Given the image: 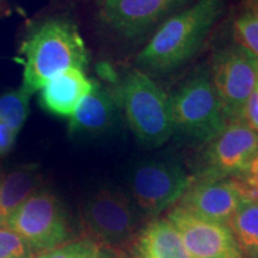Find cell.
I'll return each mask as SVG.
<instances>
[{"instance_id":"2","label":"cell","mask_w":258,"mask_h":258,"mask_svg":"<svg viewBox=\"0 0 258 258\" xmlns=\"http://www.w3.org/2000/svg\"><path fill=\"white\" fill-rule=\"evenodd\" d=\"M226 0H198L161 24L137 56L141 69L169 72L195 55L221 17Z\"/></svg>"},{"instance_id":"9","label":"cell","mask_w":258,"mask_h":258,"mask_svg":"<svg viewBox=\"0 0 258 258\" xmlns=\"http://www.w3.org/2000/svg\"><path fill=\"white\" fill-rule=\"evenodd\" d=\"M258 153V133L243 120L228 121L208 143L201 178H233L244 172Z\"/></svg>"},{"instance_id":"15","label":"cell","mask_w":258,"mask_h":258,"mask_svg":"<svg viewBox=\"0 0 258 258\" xmlns=\"http://www.w3.org/2000/svg\"><path fill=\"white\" fill-rule=\"evenodd\" d=\"M131 258H194L169 219H154L138 232Z\"/></svg>"},{"instance_id":"16","label":"cell","mask_w":258,"mask_h":258,"mask_svg":"<svg viewBox=\"0 0 258 258\" xmlns=\"http://www.w3.org/2000/svg\"><path fill=\"white\" fill-rule=\"evenodd\" d=\"M42 176L37 164H25L0 177V206L6 217L14 213L34 192L41 189Z\"/></svg>"},{"instance_id":"18","label":"cell","mask_w":258,"mask_h":258,"mask_svg":"<svg viewBox=\"0 0 258 258\" xmlns=\"http://www.w3.org/2000/svg\"><path fill=\"white\" fill-rule=\"evenodd\" d=\"M30 97L22 86L0 95V121L17 135L30 112Z\"/></svg>"},{"instance_id":"10","label":"cell","mask_w":258,"mask_h":258,"mask_svg":"<svg viewBox=\"0 0 258 258\" xmlns=\"http://www.w3.org/2000/svg\"><path fill=\"white\" fill-rule=\"evenodd\" d=\"M166 218L194 258H244L227 224L201 218L179 206Z\"/></svg>"},{"instance_id":"5","label":"cell","mask_w":258,"mask_h":258,"mask_svg":"<svg viewBox=\"0 0 258 258\" xmlns=\"http://www.w3.org/2000/svg\"><path fill=\"white\" fill-rule=\"evenodd\" d=\"M173 132L208 144L225 128L226 120L207 69L196 71L171 97Z\"/></svg>"},{"instance_id":"4","label":"cell","mask_w":258,"mask_h":258,"mask_svg":"<svg viewBox=\"0 0 258 258\" xmlns=\"http://www.w3.org/2000/svg\"><path fill=\"white\" fill-rule=\"evenodd\" d=\"M140 215L133 199L114 188L98 189L84 202L82 226L85 238L99 249L120 253L137 237Z\"/></svg>"},{"instance_id":"6","label":"cell","mask_w":258,"mask_h":258,"mask_svg":"<svg viewBox=\"0 0 258 258\" xmlns=\"http://www.w3.org/2000/svg\"><path fill=\"white\" fill-rule=\"evenodd\" d=\"M27 241L35 254L69 243L70 227L62 203L50 190L41 188L22 203L5 222Z\"/></svg>"},{"instance_id":"3","label":"cell","mask_w":258,"mask_h":258,"mask_svg":"<svg viewBox=\"0 0 258 258\" xmlns=\"http://www.w3.org/2000/svg\"><path fill=\"white\" fill-rule=\"evenodd\" d=\"M114 95L139 143L158 147L171 138V97L150 76L132 71L122 79Z\"/></svg>"},{"instance_id":"14","label":"cell","mask_w":258,"mask_h":258,"mask_svg":"<svg viewBox=\"0 0 258 258\" xmlns=\"http://www.w3.org/2000/svg\"><path fill=\"white\" fill-rule=\"evenodd\" d=\"M95 82L83 70L70 69L57 74L40 90V104L44 110L61 117H71Z\"/></svg>"},{"instance_id":"25","label":"cell","mask_w":258,"mask_h":258,"mask_svg":"<svg viewBox=\"0 0 258 258\" xmlns=\"http://www.w3.org/2000/svg\"><path fill=\"white\" fill-rule=\"evenodd\" d=\"M98 258H122V257L118 256L117 253L111 252V251L101 249V252H99V254H98Z\"/></svg>"},{"instance_id":"23","label":"cell","mask_w":258,"mask_h":258,"mask_svg":"<svg viewBox=\"0 0 258 258\" xmlns=\"http://www.w3.org/2000/svg\"><path fill=\"white\" fill-rule=\"evenodd\" d=\"M241 120L246 123L252 131L258 133V98L256 95V91L253 95L250 97V99L246 103L245 106Z\"/></svg>"},{"instance_id":"27","label":"cell","mask_w":258,"mask_h":258,"mask_svg":"<svg viewBox=\"0 0 258 258\" xmlns=\"http://www.w3.org/2000/svg\"><path fill=\"white\" fill-rule=\"evenodd\" d=\"M256 95H257V98H258V88H257V90H256Z\"/></svg>"},{"instance_id":"1","label":"cell","mask_w":258,"mask_h":258,"mask_svg":"<svg viewBox=\"0 0 258 258\" xmlns=\"http://www.w3.org/2000/svg\"><path fill=\"white\" fill-rule=\"evenodd\" d=\"M18 61L23 64L22 88L32 95L63 71H84L89 53L77 25L54 17L31 29L22 43Z\"/></svg>"},{"instance_id":"17","label":"cell","mask_w":258,"mask_h":258,"mask_svg":"<svg viewBox=\"0 0 258 258\" xmlns=\"http://www.w3.org/2000/svg\"><path fill=\"white\" fill-rule=\"evenodd\" d=\"M244 258H258V202H244L227 222Z\"/></svg>"},{"instance_id":"8","label":"cell","mask_w":258,"mask_h":258,"mask_svg":"<svg viewBox=\"0 0 258 258\" xmlns=\"http://www.w3.org/2000/svg\"><path fill=\"white\" fill-rule=\"evenodd\" d=\"M211 77L226 120H241L258 88V57L240 44H232L215 55Z\"/></svg>"},{"instance_id":"24","label":"cell","mask_w":258,"mask_h":258,"mask_svg":"<svg viewBox=\"0 0 258 258\" xmlns=\"http://www.w3.org/2000/svg\"><path fill=\"white\" fill-rule=\"evenodd\" d=\"M17 134L10 129L5 123L0 121V157L5 156L14 147Z\"/></svg>"},{"instance_id":"12","label":"cell","mask_w":258,"mask_h":258,"mask_svg":"<svg viewBox=\"0 0 258 258\" xmlns=\"http://www.w3.org/2000/svg\"><path fill=\"white\" fill-rule=\"evenodd\" d=\"M245 202L237 178H200L194 180L178 201L179 207L208 219L227 224Z\"/></svg>"},{"instance_id":"13","label":"cell","mask_w":258,"mask_h":258,"mask_svg":"<svg viewBox=\"0 0 258 258\" xmlns=\"http://www.w3.org/2000/svg\"><path fill=\"white\" fill-rule=\"evenodd\" d=\"M120 106L114 92L98 83L70 117L69 133L77 138H92L105 134L117 121Z\"/></svg>"},{"instance_id":"20","label":"cell","mask_w":258,"mask_h":258,"mask_svg":"<svg viewBox=\"0 0 258 258\" xmlns=\"http://www.w3.org/2000/svg\"><path fill=\"white\" fill-rule=\"evenodd\" d=\"M101 249L92 240L84 238L69 241L55 249L37 254L35 258H98Z\"/></svg>"},{"instance_id":"11","label":"cell","mask_w":258,"mask_h":258,"mask_svg":"<svg viewBox=\"0 0 258 258\" xmlns=\"http://www.w3.org/2000/svg\"><path fill=\"white\" fill-rule=\"evenodd\" d=\"M190 0H103L101 19L120 36L132 40L152 29Z\"/></svg>"},{"instance_id":"22","label":"cell","mask_w":258,"mask_h":258,"mask_svg":"<svg viewBox=\"0 0 258 258\" xmlns=\"http://www.w3.org/2000/svg\"><path fill=\"white\" fill-rule=\"evenodd\" d=\"M234 178L239 182L245 202H258V153L244 172Z\"/></svg>"},{"instance_id":"7","label":"cell","mask_w":258,"mask_h":258,"mask_svg":"<svg viewBox=\"0 0 258 258\" xmlns=\"http://www.w3.org/2000/svg\"><path fill=\"white\" fill-rule=\"evenodd\" d=\"M192 182L179 161L146 160L132 170L131 198L141 214L156 218L178 202Z\"/></svg>"},{"instance_id":"19","label":"cell","mask_w":258,"mask_h":258,"mask_svg":"<svg viewBox=\"0 0 258 258\" xmlns=\"http://www.w3.org/2000/svg\"><path fill=\"white\" fill-rule=\"evenodd\" d=\"M233 34L238 44L258 57V6L249 9L235 19Z\"/></svg>"},{"instance_id":"21","label":"cell","mask_w":258,"mask_h":258,"mask_svg":"<svg viewBox=\"0 0 258 258\" xmlns=\"http://www.w3.org/2000/svg\"><path fill=\"white\" fill-rule=\"evenodd\" d=\"M27 241L9 226H0V258H35Z\"/></svg>"},{"instance_id":"26","label":"cell","mask_w":258,"mask_h":258,"mask_svg":"<svg viewBox=\"0 0 258 258\" xmlns=\"http://www.w3.org/2000/svg\"><path fill=\"white\" fill-rule=\"evenodd\" d=\"M6 220H8V217H6V214H5L4 209H3V208H2V206H0V226L5 225Z\"/></svg>"}]
</instances>
